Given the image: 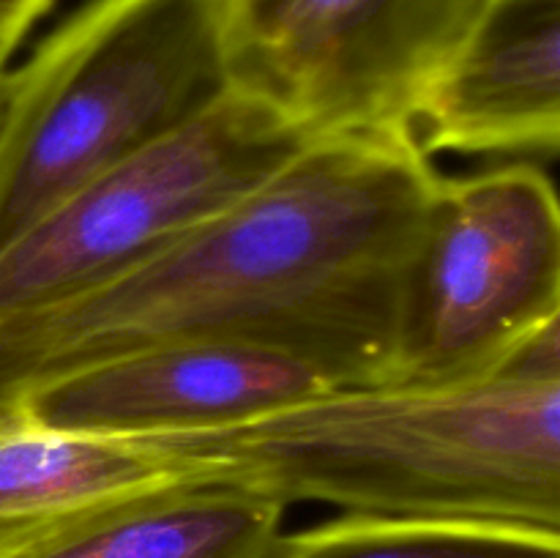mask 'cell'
Wrapping results in <instances>:
<instances>
[{
  "label": "cell",
  "instance_id": "6da1fadb",
  "mask_svg": "<svg viewBox=\"0 0 560 558\" xmlns=\"http://www.w3.org/2000/svg\"><path fill=\"white\" fill-rule=\"evenodd\" d=\"M438 181L410 131L317 137L129 271L3 317L0 414L60 372L184 339H260L339 386L388 383L399 274Z\"/></svg>",
  "mask_w": 560,
  "mask_h": 558
},
{
  "label": "cell",
  "instance_id": "7a4b0ae2",
  "mask_svg": "<svg viewBox=\"0 0 560 558\" xmlns=\"http://www.w3.org/2000/svg\"><path fill=\"white\" fill-rule=\"evenodd\" d=\"M148 443L191 481L284 507L560 534V377L509 364L443 386H337L244 425Z\"/></svg>",
  "mask_w": 560,
  "mask_h": 558
},
{
  "label": "cell",
  "instance_id": "3957f363",
  "mask_svg": "<svg viewBox=\"0 0 560 558\" xmlns=\"http://www.w3.org/2000/svg\"><path fill=\"white\" fill-rule=\"evenodd\" d=\"M230 93L219 0H88L0 74V249Z\"/></svg>",
  "mask_w": 560,
  "mask_h": 558
},
{
  "label": "cell",
  "instance_id": "277c9868",
  "mask_svg": "<svg viewBox=\"0 0 560 558\" xmlns=\"http://www.w3.org/2000/svg\"><path fill=\"white\" fill-rule=\"evenodd\" d=\"M560 321V211L536 164L438 181L399 274L388 383L476 381Z\"/></svg>",
  "mask_w": 560,
  "mask_h": 558
},
{
  "label": "cell",
  "instance_id": "5b68a950",
  "mask_svg": "<svg viewBox=\"0 0 560 558\" xmlns=\"http://www.w3.org/2000/svg\"><path fill=\"white\" fill-rule=\"evenodd\" d=\"M312 140L277 109L233 91L82 184L0 249V321L129 271L257 189Z\"/></svg>",
  "mask_w": 560,
  "mask_h": 558
},
{
  "label": "cell",
  "instance_id": "8992f818",
  "mask_svg": "<svg viewBox=\"0 0 560 558\" xmlns=\"http://www.w3.org/2000/svg\"><path fill=\"white\" fill-rule=\"evenodd\" d=\"M235 93L310 137L408 131L490 0H219Z\"/></svg>",
  "mask_w": 560,
  "mask_h": 558
},
{
  "label": "cell",
  "instance_id": "52a82bcc",
  "mask_svg": "<svg viewBox=\"0 0 560 558\" xmlns=\"http://www.w3.org/2000/svg\"><path fill=\"white\" fill-rule=\"evenodd\" d=\"M337 386L295 350L213 337L151 345L60 372L9 410L52 430L162 441L244 425Z\"/></svg>",
  "mask_w": 560,
  "mask_h": 558
},
{
  "label": "cell",
  "instance_id": "ba28073f",
  "mask_svg": "<svg viewBox=\"0 0 560 558\" xmlns=\"http://www.w3.org/2000/svg\"><path fill=\"white\" fill-rule=\"evenodd\" d=\"M421 153H547L560 146V0H490L416 102Z\"/></svg>",
  "mask_w": 560,
  "mask_h": 558
},
{
  "label": "cell",
  "instance_id": "9c48e42d",
  "mask_svg": "<svg viewBox=\"0 0 560 558\" xmlns=\"http://www.w3.org/2000/svg\"><path fill=\"white\" fill-rule=\"evenodd\" d=\"M191 470L148 441H118L0 414V558H20L71 525L148 492L189 485Z\"/></svg>",
  "mask_w": 560,
  "mask_h": 558
},
{
  "label": "cell",
  "instance_id": "30bf717a",
  "mask_svg": "<svg viewBox=\"0 0 560 558\" xmlns=\"http://www.w3.org/2000/svg\"><path fill=\"white\" fill-rule=\"evenodd\" d=\"M284 503L219 481H189L98 512L20 558H266Z\"/></svg>",
  "mask_w": 560,
  "mask_h": 558
},
{
  "label": "cell",
  "instance_id": "8fae6325",
  "mask_svg": "<svg viewBox=\"0 0 560 558\" xmlns=\"http://www.w3.org/2000/svg\"><path fill=\"white\" fill-rule=\"evenodd\" d=\"M266 558H560V534L512 525L342 514L279 536Z\"/></svg>",
  "mask_w": 560,
  "mask_h": 558
},
{
  "label": "cell",
  "instance_id": "7c38bea8",
  "mask_svg": "<svg viewBox=\"0 0 560 558\" xmlns=\"http://www.w3.org/2000/svg\"><path fill=\"white\" fill-rule=\"evenodd\" d=\"M55 0H0V74L31 27L52 9Z\"/></svg>",
  "mask_w": 560,
  "mask_h": 558
}]
</instances>
